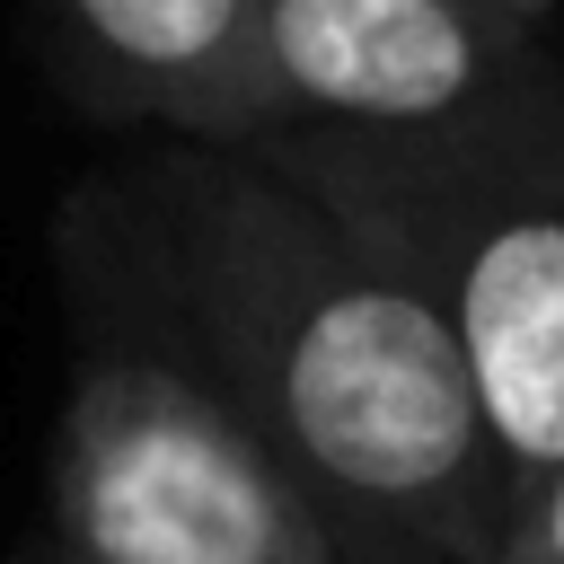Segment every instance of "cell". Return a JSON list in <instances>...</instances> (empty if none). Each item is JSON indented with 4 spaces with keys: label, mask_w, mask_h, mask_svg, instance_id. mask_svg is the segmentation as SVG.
Segmentation results:
<instances>
[{
    "label": "cell",
    "mask_w": 564,
    "mask_h": 564,
    "mask_svg": "<svg viewBox=\"0 0 564 564\" xmlns=\"http://www.w3.org/2000/svg\"><path fill=\"white\" fill-rule=\"evenodd\" d=\"M62 79L115 115L176 141L256 150L273 132L256 26L264 0H44Z\"/></svg>",
    "instance_id": "obj_5"
},
{
    "label": "cell",
    "mask_w": 564,
    "mask_h": 564,
    "mask_svg": "<svg viewBox=\"0 0 564 564\" xmlns=\"http://www.w3.org/2000/svg\"><path fill=\"white\" fill-rule=\"evenodd\" d=\"M502 9H520V18H538V9H546V0H502Z\"/></svg>",
    "instance_id": "obj_7"
},
{
    "label": "cell",
    "mask_w": 564,
    "mask_h": 564,
    "mask_svg": "<svg viewBox=\"0 0 564 564\" xmlns=\"http://www.w3.org/2000/svg\"><path fill=\"white\" fill-rule=\"evenodd\" d=\"M44 564H344L300 476L132 326H88L44 476Z\"/></svg>",
    "instance_id": "obj_3"
},
{
    "label": "cell",
    "mask_w": 564,
    "mask_h": 564,
    "mask_svg": "<svg viewBox=\"0 0 564 564\" xmlns=\"http://www.w3.org/2000/svg\"><path fill=\"white\" fill-rule=\"evenodd\" d=\"M256 70L273 132H441L546 79L502 0H264Z\"/></svg>",
    "instance_id": "obj_4"
},
{
    "label": "cell",
    "mask_w": 564,
    "mask_h": 564,
    "mask_svg": "<svg viewBox=\"0 0 564 564\" xmlns=\"http://www.w3.org/2000/svg\"><path fill=\"white\" fill-rule=\"evenodd\" d=\"M79 308L176 352L344 564H494L520 511L441 308L256 150L159 141L62 212Z\"/></svg>",
    "instance_id": "obj_1"
},
{
    "label": "cell",
    "mask_w": 564,
    "mask_h": 564,
    "mask_svg": "<svg viewBox=\"0 0 564 564\" xmlns=\"http://www.w3.org/2000/svg\"><path fill=\"white\" fill-rule=\"evenodd\" d=\"M494 564H564V467L520 485V511H511V538Z\"/></svg>",
    "instance_id": "obj_6"
},
{
    "label": "cell",
    "mask_w": 564,
    "mask_h": 564,
    "mask_svg": "<svg viewBox=\"0 0 564 564\" xmlns=\"http://www.w3.org/2000/svg\"><path fill=\"white\" fill-rule=\"evenodd\" d=\"M256 159L326 203L458 335L520 485L564 467V88L538 79L441 132H264Z\"/></svg>",
    "instance_id": "obj_2"
}]
</instances>
